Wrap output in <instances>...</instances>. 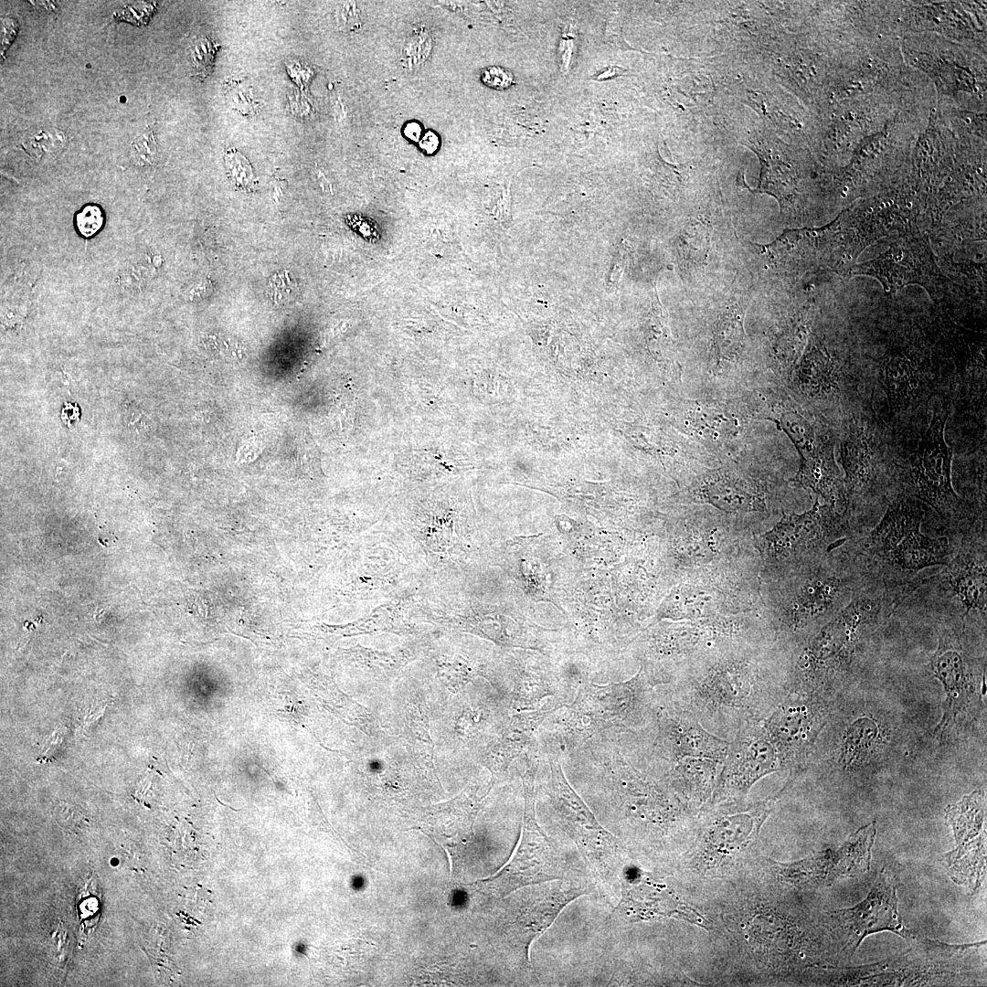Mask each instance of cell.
Here are the masks:
<instances>
[{
  "label": "cell",
  "mask_w": 987,
  "mask_h": 987,
  "mask_svg": "<svg viewBox=\"0 0 987 987\" xmlns=\"http://www.w3.org/2000/svg\"><path fill=\"white\" fill-rule=\"evenodd\" d=\"M773 643L745 642L689 663L674 674L665 705L730 741L746 724L763 721L781 701Z\"/></svg>",
  "instance_id": "6da1fadb"
},
{
  "label": "cell",
  "mask_w": 987,
  "mask_h": 987,
  "mask_svg": "<svg viewBox=\"0 0 987 987\" xmlns=\"http://www.w3.org/2000/svg\"><path fill=\"white\" fill-rule=\"evenodd\" d=\"M802 566L782 576L761 580L760 618L773 641L807 640L832 620L859 589V578L830 557ZM806 640V641H807Z\"/></svg>",
  "instance_id": "7a4b0ae2"
},
{
  "label": "cell",
  "mask_w": 987,
  "mask_h": 987,
  "mask_svg": "<svg viewBox=\"0 0 987 987\" xmlns=\"http://www.w3.org/2000/svg\"><path fill=\"white\" fill-rule=\"evenodd\" d=\"M986 941L949 944L923 939L905 953L855 967H838L829 981L838 986H930L969 984L984 969L980 950Z\"/></svg>",
  "instance_id": "3957f363"
},
{
  "label": "cell",
  "mask_w": 987,
  "mask_h": 987,
  "mask_svg": "<svg viewBox=\"0 0 987 987\" xmlns=\"http://www.w3.org/2000/svg\"><path fill=\"white\" fill-rule=\"evenodd\" d=\"M924 510L918 501L901 498L889 505L879 523L863 541L859 555L881 574L887 588L910 583L919 571L947 565L952 558L946 537L921 532ZM865 563V564H866Z\"/></svg>",
  "instance_id": "277c9868"
},
{
  "label": "cell",
  "mask_w": 987,
  "mask_h": 987,
  "mask_svg": "<svg viewBox=\"0 0 987 987\" xmlns=\"http://www.w3.org/2000/svg\"><path fill=\"white\" fill-rule=\"evenodd\" d=\"M847 524L830 504L815 501L802 514H784L769 530L754 535L752 545L760 562V581L774 578L816 561L846 540Z\"/></svg>",
  "instance_id": "5b68a950"
},
{
  "label": "cell",
  "mask_w": 987,
  "mask_h": 987,
  "mask_svg": "<svg viewBox=\"0 0 987 987\" xmlns=\"http://www.w3.org/2000/svg\"><path fill=\"white\" fill-rule=\"evenodd\" d=\"M899 873L897 865H885L864 900L852 907L825 913L824 929L836 964L848 962L864 939L873 933L890 931L907 940L914 939L898 912Z\"/></svg>",
  "instance_id": "8992f818"
},
{
  "label": "cell",
  "mask_w": 987,
  "mask_h": 987,
  "mask_svg": "<svg viewBox=\"0 0 987 987\" xmlns=\"http://www.w3.org/2000/svg\"><path fill=\"white\" fill-rule=\"evenodd\" d=\"M886 600L885 594L858 589L844 608L811 636L796 663L800 687H813L846 663L863 629L877 620Z\"/></svg>",
  "instance_id": "52a82bcc"
},
{
  "label": "cell",
  "mask_w": 987,
  "mask_h": 987,
  "mask_svg": "<svg viewBox=\"0 0 987 987\" xmlns=\"http://www.w3.org/2000/svg\"><path fill=\"white\" fill-rule=\"evenodd\" d=\"M659 682L641 668L637 675L625 683L608 686L584 687L567 713L573 732L586 738L606 725L629 722L636 727L649 719L657 721L659 706L653 705V687Z\"/></svg>",
  "instance_id": "ba28073f"
},
{
  "label": "cell",
  "mask_w": 987,
  "mask_h": 987,
  "mask_svg": "<svg viewBox=\"0 0 987 987\" xmlns=\"http://www.w3.org/2000/svg\"><path fill=\"white\" fill-rule=\"evenodd\" d=\"M728 742L707 806L744 801L753 784L781 769L762 721L746 724Z\"/></svg>",
  "instance_id": "9c48e42d"
},
{
  "label": "cell",
  "mask_w": 987,
  "mask_h": 987,
  "mask_svg": "<svg viewBox=\"0 0 987 987\" xmlns=\"http://www.w3.org/2000/svg\"><path fill=\"white\" fill-rule=\"evenodd\" d=\"M948 413L936 412L908 457L910 487L915 496L942 517L954 515L959 497L951 484V450L944 439Z\"/></svg>",
  "instance_id": "30bf717a"
},
{
  "label": "cell",
  "mask_w": 987,
  "mask_h": 987,
  "mask_svg": "<svg viewBox=\"0 0 987 987\" xmlns=\"http://www.w3.org/2000/svg\"><path fill=\"white\" fill-rule=\"evenodd\" d=\"M534 776L535 772L525 781V810L519 846L504 872L491 877L502 893L561 880L566 871L564 856L536 822Z\"/></svg>",
  "instance_id": "8fae6325"
},
{
  "label": "cell",
  "mask_w": 987,
  "mask_h": 987,
  "mask_svg": "<svg viewBox=\"0 0 987 987\" xmlns=\"http://www.w3.org/2000/svg\"><path fill=\"white\" fill-rule=\"evenodd\" d=\"M550 795L584 857L603 884L612 881L619 844L568 785L559 763L550 759Z\"/></svg>",
  "instance_id": "7c38bea8"
},
{
  "label": "cell",
  "mask_w": 987,
  "mask_h": 987,
  "mask_svg": "<svg viewBox=\"0 0 987 987\" xmlns=\"http://www.w3.org/2000/svg\"><path fill=\"white\" fill-rule=\"evenodd\" d=\"M956 847L943 857L954 883L977 893L986 875V832L984 794L974 791L945 809Z\"/></svg>",
  "instance_id": "4fadbf2b"
},
{
  "label": "cell",
  "mask_w": 987,
  "mask_h": 987,
  "mask_svg": "<svg viewBox=\"0 0 987 987\" xmlns=\"http://www.w3.org/2000/svg\"><path fill=\"white\" fill-rule=\"evenodd\" d=\"M868 275L877 279L886 293L909 284H919L939 295L944 278L928 243L921 237L902 235L877 258L849 267L844 276Z\"/></svg>",
  "instance_id": "5bb4252c"
},
{
  "label": "cell",
  "mask_w": 987,
  "mask_h": 987,
  "mask_svg": "<svg viewBox=\"0 0 987 987\" xmlns=\"http://www.w3.org/2000/svg\"><path fill=\"white\" fill-rule=\"evenodd\" d=\"M822 722L818 701L791 692L762 721L780 768L795 765L813 742Z\"/></svg>",
  "instance_id": "9a60e30c"
},
{
  "label": "cell",
  "mask_w": 987,
  "mask_h": 987,
  "mask_svg": "<svg viewBox=\"0 0 987 987\" xmlns=\"http://www.w3.org/2000/svg\"><path fill=\"white\" fill-rule=\"evenodd\" d=\"M774 800L751 804L743 801L708 806L706 843L709 853L732 855L758 836Z\"/></svg>",
  "instance_id": "2e32d148"
},
{
  "label": "cell",
  "mask_w": 987,
  "mask_h": 987,
  "mask_svg": "<svg viewBox=\"0 0 987 987\" xmlns=\"http://www.w3.org/2000/svg\"><path fill=\"white\" fill-rule=\"evenodd\" d=\"M655 746L667 762L696 757L723 762L729 742L707 731L696 719L667 705L659 706Z\"/></svg>",
  "instance_id": "e0dca14e"
},
{
  "label": "cell",
  "mask_w": 987,
  "mask_h": 987,
  "mask_svg": "<svg viewBox=\"0 0 987 987\" xmlns=\"http://www.w3.org/2000/svg\"><path fill=\"white\" fill-rule=\"evenodd\" d=\"M616 910L628 921L676 918L706 928L703 917L668 887L644 880L627 888Z\"/></svg>",
  "instance_id": "ac0fdd59"
},
{
  "label": "cell",
  "mask_w": 987,
  "mask_h": 987,
  "mask_svg": "<svg viewBox=\"0 0 987 987\" xmlns=\"http://www.w3.org/2000/svg\"><path fill=\"white\" fill-rule=\"evenodd\" d=\"M840 462L844 471L847 499L865 495L877 480L880 459L873 434L858 421H853L840 448Z\"/></svg>",
  "instance_id": "d6986e66"
},
{
  "label": "cell",
  "mask_w": 987,
  "mask_h": 987,
  "mask_svg": "<svg viewBox=\"0 0 987 987\" xmlns=\"http://www.w3.org/2000/svg\"><path fill=\"white\" fill-rule=\"evenodd\" d=\"M945 581L965 609L986 616L987 568L985 545L965 541L947 564Z\"/></svg>",
  "instance_id": "ffe728a7"
},
{
  "label": "cell",
  "mask_w": 987,
  "mask_h": 987,
  "mask_svg": "<svg viewBox=\"0 0 987 987\" xmlns=\"http://www.w3.org/2000/svg\"><path fill=\"white\" fill-rule=\"evenodd\" d=\"M931 670L946 691L944 721L947 723L969 702L975 685L970 657L957 638L947 634L940 636Z\"/></svg>",
  "instance_id": "44dd1931"
},
{
  "label": "cell",
  "mask_w": 987,
  "mask_h": 987,
  "mask_svg": "<svg viewBox=\"0 0 987 987\" xmlns=\"http://www.w3.org/2000/svg\"><path fill=\"white\" fill-rule=\"evenodd\" d=\"M697 499L731 514L767 512L765 496L744 478L728 472L706 475L695 492Z\"/></svg>",
  "instance_id": "7402d4cb"
},
{
  "label": "cell",
  "mask_w": 987,
  "mask_h": 987,
  "mask_svg": "<svg viewBox=\"0 0 987 987\" xmlns=\"http://www.w3.org/2000/svg\"><path fill=\"white\" fill-rule=\"evenodd\" d=\"M791 482L797 487L812 489L840 514L848 504L844 477L829 441H824L815 452L801 458L798 472Z\"/></svg>",
  "instance_id": "603a6c76"
},
{
  "label": "cell",
  "mask_w": 987,
  "mask_h": 987,
  "mask_svg": "<svg viewBox=\"0 0 987 987\" xmlns=\"http://www.w3.org/2000/svg\"><path fill=\"white\" fill-rule=\"evenodd\" d=\"M667 763L668 781L688 809L702 806L711 797L722 762L685 757Z\"/></svg>",
  "instance_id": "cb8c5ba5"
},
{
  "label": "cell",
  "mask_w": 987,
  "mask_h": 987,
  "mask_svg": "<svg viewBox=\"0 0 987 987\" xmlns=\"http://www.w3.org/2000/svg\"><path fill=\"white\" fill-rule=\"evenodd\" d=\"M892 412L906 408L918 393L919 372L912 361L903 356L892 355L886 359L880 376Z\"/></svg>",
  "instance_id": "d4e9b609"
},
{
  "label": "cell",
  "mask_w": 987,
  "mask_h": 987,
  "mask_svg": "<svg viewBox=\"0 0 987 987\" xmlns=\"http://www.w3.org/2000/svg\"><path fill=\"white\" fill-rule=\"evenodd\" d=\"M835 852L827 849L789 864L776 863L773 869L784 883L797 888L830 886L834 881Z\"/></svg>",
  "instance_id": "484cf974"
},
{
  "label": "cell",
  "mask_w": 987,
  "mask_h": 987,
  "mask_svg": "<svg viewBox=\"0 0 987 987\" xmlns=\"http://www.w3.org/2000/svg\"><path fill=\"white\" fill-rule=\"evenodd\" d=\"M876 833L874 821L851 833L835 851V882L869 871Z\"/></svg>",
  "instance_id": "4316f807"
},
{
  "label": "cell",
  "mask_w": 987,
  "mask_h": 987,
  "mask_svg": "<svg viewBox=\"0 0 987 987\" xmlns=\"http://www.w3.org/2000/svg\"><path fill=\"white\" fill-rule=\"evenodd\" d=\"M769 419L788 435L801 458L815 452L824 442L808 419L790 405L777 404Z\"/></svg>",
  "instance_id": "83f0119b"
},
{
  "label": "cell",
  "mask_w": 987,
  "mask_h": 987,
  "mask_svg": "<svg viewBox=\"0 0 987 987\" xmlns=\"http://www.w3.org/2000/svg\"><path fill=\"white\" fill-rule=\"evenodd\" d=\"M717 407L697 403L687 407V425L700 435L714 439L727 438L739 430V420Z\"/></svg>",
  "instance_id": "f1b7e54d"
},
{
  "label": "cell",
  "mask_w": 987,
  "mask_h": 987,
  "mask_svg": "<svg viewBox=\"0 0 987 987\" xmlns=\"http://www.w3.org/2000/svg\"><path fill=\"white\" fill-rule=\"evenodd\" d=\"M753 149L758 154L761 164L759 184L756 191L772 195L780 204L783 203L792 194L794 188L795 180L791 171L780 161L774 159L770 153L761 145L754 146Z\"/></svg>",
  "instance_id": "f546056e"
},
{
  "label": "cell",
  "mask_w": 987,
  "mask_h": 987,
  "mask_svg": "<svg viewBox=\"0 0 987 987\" xmlns=\"http://www.w3.org/2000/svg\"><path fill=\"white\" fill-rule=\"evenodd\" d=\"M878 736L876 724L869 718H860L850 726L842 748L845 765L865 759L873 749Z\"/></svg>",
  "instance_id": "4dcf8cb0"
},
{
  "label": "cell",
  "mask_w": 987,
  "mask_h": 987,
  "mask_svg": "<svg viewBox=\"0 0 987 987\" xmlns=\"http://www.w3.org/2000/svg\"><path fill=\"white\" fill-rule=\"evenodd\" d=\"M801 380L807 387L818 393L830 394L838 388V377L831 360L819 354L805 364Z\"/></svg>",
  "instance_id": "1f68e13d"
},
{
  "label": "cell",
  "mask_w": 987,
  "mask_h": 987,
  "mask_svg": "<svg viewBox=\"0 0 987 987\" xmlns=\"http://www.w3.org/2000/svg\"><path fill=\"white\" fill-rule=\"evenodd\" d=\"M218 49V45L208 36L198 37L191 44L188 51L189 60L194 75L201 80L211 73Z\"/></svg>",
  "instance_id": "d6a6232c"
},
{
  "label": "cell",
  "mask_w": 987,
  "mask_h": 987,
  "mask_svg": "<svg viewBox=\"0 0 987 987\" xmlns=\"http://www.w3.org/2000/svg\"><path fill=\"white\" fill-rule=\"evenodd\" d=\"M132 152L137 164L141 165H154L158 160V148L154 133L148 127L143 133L137 136L132 143Z\"/></svg>",
  "instance_id": "836d02e7"
},
{
  "label": "cell",
  "mask_w": 987,
  "mask_h": 987,
  "mask_svg": "<svg viewBox=\"0 0 987 987\" xmlns=\"http://www.w3.org/2000/svg\"><path fill=\"white\" fill-rule=\"evenodd\" d=\"M298 285L287 271L274 274L268 287V294L274 302L284 303L297 295Z\"/></svg>",
  "instance_id": "e575fe53"
},
{
  "label": "cell",
  "mask_w": 987,
  "mask_h": 987,
  "mask_svg": "<svg viewBox=\"0 0 987 987\" xmlns=\"http://www.w3.org/2000/svg\"><path fill=\"white\" fill-rule=\"evenodd\" d=\"M431 38L427 32L415 34L406 42L403 48V59L409 67L421 64L429 56L431 49Z\"/></svg>",
  "instance_id": "d590c367"
},
{
  "label": "cell",
  "mask_w": 987,
  "mask_h": 987,
  "mask_svg": "<svg viewBox=\"0 0 987 987\" xmlns=\"http://www.w3.org/2000/svg\"><path fill=\"white\" fill-rule=\"evenodd\" d=\"M75 223L79 232L86 238L95 235L102 227L103 213L101 208L95 204L84 206L75 217Z\"/></svg>",
  "instance_id": "8d00e7d4"
},
{
  "label": "cell",
  "mask_w": 987,
  "mask_h": 987,
  "mask_svg": "<svg viewBox=\"0 0 987 987\" xmlns=\"http://www.w3.org/2000/svg\"><path fill=\"white\" fill-rule=\"evenodd\" d=\"M226 164L228 171L230 175V178L239 187H247L252 183V170L248 163L239 153L230 151L226 155Z\"/></svg>",
  "instance_id": "74e56055"
},
{
  "label": "cell",
  "mask_w": 987,
  "mask_h": 987,
  "mask_svg": "<svg viewBox=\"0 0 987 987\" xmlns=\"http://www.w3.org/2000/svg\"><path fill=\"white\" fill-rule=\"evenodd\" d=\"M482 80L489 87L505 89L513 82V77L502 68L490 67L483 71Z\"/></svg>",
  "instance_id": "f35d334b"
},
{
  "label": "cell",
  "mask_w": 987,
  "mask_h": 987,
  "mask_svg": "<svg viewBox=\"0 0 987 987\" xmlns=\"http://www.w3.org/2000/svg\"><path fill=\"white\" fill-rule=\"evenodd\" d=\"M18 27H19L18 24L15 19L9 18V17H5V18L2 19V26H1V61L2 62H3V58L5 57V55L6 53V50L8 49L9 46L12 44L13 40L15 39V37H16V36L17 34Z\"/></svg>",
  "instance_id": "ab89813d"
},
{
  "label": "cell",
  "mask_w": 987,
  "mask_h": 987,
  "mask_svg": "<svg viewBox=\"0 0 987 987\" xmlns=\"http://www.w3.org/2000/svg\"><path fill=\"white\" fill-rule=\"evenodd\" d=\"M440 140L433 132H427L419 142V147L428 154H433L439 147Z\"/></svg>",
  "instance_id": "60d3db41"
},
{
  "label": "cell",
  "mask_w": 987,
  "mask_h": 987,
  "mask_svg": "<svg viewBox=\"0 0 987 987\" xmlns=\"http://www.w3.org/2000/svg\"><path fill=\"white\" fill-rule=\"evenodd\" d=\"M404 134L411 141H419L421 134V126L417 122H408L404 127Z\"/></svg>",
  "instance_id": "b9f144b4"
},
{
  "label": "cell",
  "mask_w": 987,
  "mask_h": 987,
  "mask_svg": "<svg viewBox=\"0 0 987 987\" xmlns=\"http://www.w3.org/2000/svg\"><path fill=\"white\" fill-rule=\"evenodd\" d=\"M79 416L80 413L78 407L73 406L72 404H66L61 412L62 419L69 424L72 423L74 420H77Z\"/></svg>",
  "instance_id": "7bdbcfd3"
}]
</instances>
